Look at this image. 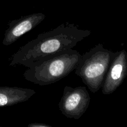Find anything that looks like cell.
Wrapping results in <instances>:
<instances>
[{
  "label": "cell",
  "instance_id": "obj_7",
  "mask_svg": "<svg viewBox=\"0 0 127 127\" xmlns=\"http://www.w3.org/2000/svg\"><path fill=\"white\" fill-rule=\"evenodd\" d=\"M36 91L21 87H0V107H8L24 102L31 99Z\"/></svg>",
  "mask_w": 127,
  "mask_h": 127
},
{
  "label": "cell",
  "instance_id": "obj_5",
  "mask_svg": "<svg viewBox=\"0 0 127 127\" xmlns=\"http://www.w3.org/2000/svg\"><path fill=\"white\" fill-rule=\"evenodd\" d=\"M127 75V52L125 50L115 52L102 86V94L114 93Z\"/></svg>",
  "mask_w": 127,
  "mask_h": 127
},
{
  "label": "cell",
  "instance_id": "obj_1",
  "mask_svg": "<svg viewBox=\"0 0 127 127\" xmlns=\"http://www.w3.org/2000/svg\"><path fill=\"white\" fill-rule=\"evenodd\" d=\"M90 34V31L80 29L73 23H63L20 47L11 57L9 66L29 68L45 58L72 49Z\"/></svg>",
  "mask_w": 127,
  "mask_h": 127
},
{
  "label": "cell",
  "instance_id": "obj_6",
  "mask_svg": "<svg viewBox=\"0 0 127 127\" xmlns=\"http://www.w3.org/2000/svg\"><path fill=\"white\" fill-rule=\"evenodd\" d=\"M45 18L46 15L44 13L36 12L10 21L4 32L2 44L5 46L12 44L21 36L38 26Z\"/></svg>",
  "mask_w": 127,
  "mask_h": 127
},
{
  "label": "cell",
  "instance_id": "obj_3",
  "mask_svg": "<svg viewBox=\"0 0 127 127\" xmlns=\"http://www.w3.org/2000/svg\"><path fill=\"white\" fill-rule=\"evenodd\" d=\"M114 53L98 43L82 55L75 73L92 93L102 88Z\"/></svg>",
  "mask_w": 127,
  "mask_h": 127
},
{
  "label": "cell",
  "instance_id": "obj_8",
  "mask_svg": "<svg viewBox=\"0 0 127 127\" xmlns=\"http://www.w3.org/2000/svg\"><path fill=\"white\" fill-rule=\"evenodd\" d=\"M28 127H51V125H47L46 124H42V123H32L28 125Z\"/></svg>",
  "mask_w": 127,
  "mask_h": 127
},
{
  "label": "cell",
  "instance_id": "obj_4",
  "mask_svg": "<svg viewBox=\"0 0 127 127\" xmlns=\"http://www.w3.org/2000/svg\"><path fill=\"white\" fill-rule=\"evenodd\" d=\"M90 102V97L85 87L66 86L59 103V109L67 118L78 120L87 111Z\"/></svg>",
  "mask_w": 127,
  "mask_h": 127
},
{
  "label": "cell",
  "instance_id": "obj_2",
  "mask_svg": "<svg viewBox=\"0 0 127 127\" xmlns=\"http://www.w3.org/2000/svg\"><path fill=\"white\" fill-rule=\"evenodd\" d=\"M82 55L75 50H68L34 64L24 73L26 80L34 84L47 86L65 78L77 68Z\"/></svg>",
  "mask_w": 127,
  "mask_h": 127
}]
</instances>
